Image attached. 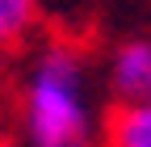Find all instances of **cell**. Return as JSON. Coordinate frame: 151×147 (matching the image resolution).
Returning <instances> with one entry per match:
<instances>
[{"mask_svg":"<svg viewBox=\"0 0 151 147\" xmlns=\"http://www.w3.org/2000/svg\"><path fill=\"white\" fill-rule=\"evenodd\" d=\"M25 126L34 147H84L88 143V105L80 55L55 46L38 59L25 84Z\"/></svg>","mask_w":151,"mask_h":147,"instance_id":"6da1fadb","label":"cell"},{"mask_svg":"<svg viewBox=\"0 0 151 147\" xmlns=\"http://www.w3.org/2000/svg\"><path fill=\"white\" fill-rule=\"evenodd\" d=\"M113 88L122 97L151 93V42H126L113 55Z\"/></svg>","mask_w":151,"mask_h":147,"instance_id":"7a4b0ae2","label":"cell"},{"mask_svg":"<svg viewBox=\"0 0 151 147\" xmlns=\"http://www.w3.org/2000/svg\"><path fill=\"white\" fill-rule=\"evenodd\" d=\"M147 97H151V93H147Z\"/></svg>","mask_w":151,"mask_h":147,"instance_id":"5b68a950","label":"cell"},{"mask_svg":"<svg viewBox=\"0 0 151 147\" xmlns=\"http://www.w3.org/2000/svg\"><path fill=\"white\" fill-rule=\"evenodd\" d=\"M109 147H151V97L113 109V118H109Z\"/></svg>","mask_w":151,"mask_h":147,"instance_id":"3957f363","label":"cell"},{"mask_svg":"<svg viewBox=\"0 0 151 147\" xmlns=\"http://www.w3.org/2000/svg\"><path fill=\"white\" fill-rule=\"evenodd\" d=\"M34 25V0H0V42H17Z\"/></svg>","mask_w":151,"mask_h":147,"instance_id":"277c9868","label":"cell"}]
</instances>
